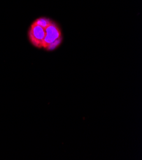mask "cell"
Returning a JSON list of instances; mask_svg holds the SVG:
<instances>
[{
  "mask_svg": "<svg viewBox=\"0 0 142 160\" xmlns=\"http://www.w3.org/2000/svg\"><path fill=\"white\" fill-rule=\"evenodd\" d=\"M46 35L42 47L49 50H52L57 47L61 42V33L58 27L51 21L45 28Z\"/></svg>",
  "mask_w": 142,
  "mask_h": 160,
  "instance_id": "obj_1",
  "label": "cell"
},
{
  "mask_svg": "<svg viewBox=\"0 0 142 160\" xmlns=\"http://www.w3.org/2000/svg\"><path fill=\"white\" fill-rule=\"evenodd\" d=\"M45 28H46L37 24L35 22L31 26L30 31L31 40V42L37 47H42V42L46 35Z\"/></svg>",
  "mask_w": 142,
  "mask_h": 160,
  "instance_id": "obj_2",
  "label": "cell"
}]
</instances>
